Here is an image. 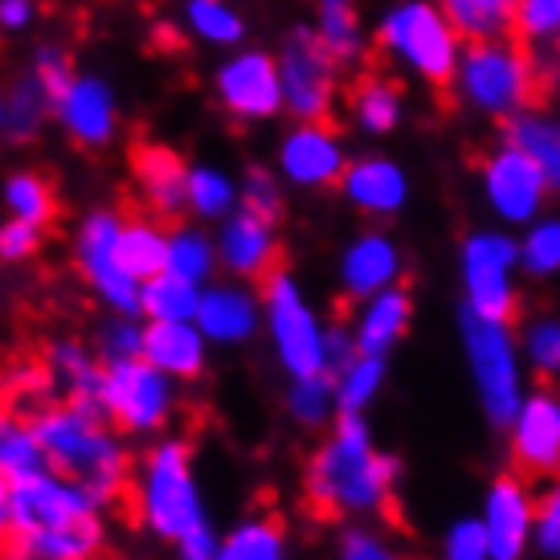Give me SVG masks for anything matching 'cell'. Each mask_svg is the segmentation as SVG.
<instances>
[{
	"label": "cell",
	"instance_id": "obj_41",
	"mask_svg": "<svg viewBox=\"0 0 560 560\" xmlns=\"http://www.w3.org/2000/svg\"><path fill=\"white\" fill-rule=\"evenodd\" d=\"M446 560H491V536L482 520H458L446 532Z\"/></svg>",
	"mask_w": 560,
	"mask_h": 560
},
{
	"label": "cell",
	"instance_id": "obj_33",
	"mask_svg": "<svg viewBox=\"0 0 560 560\" xmlns=\"http://www.w3.org/2000/svg\"><path fill=\"white\" fill-rule=\"evenodd\" d=\"M319 37L331 49L336 62H357L360 58V25L352 13V0H319Z\"/></svg>",
	"mask_w": 560,
	"mask_h": 560
},
{
	"label": "cell",
	"instance_id": "obj_50",
	"mask_svg": "<svg viewBox=\"0 0 560 560\" xmlns=\"http://www.w3.org/2000/svg\"><path fill=\"white\" fill-rule=\"evenodd\" d=\"M9 495H13V479L0 470V528L9 524Z\"/></svg>",
	"mask_w": 560,
	"mask_h": 560
},
{
	"label": "cell",
	"instance_id": "obj_4",
	"mask_svg": "<svg viewBox=\"0 0 560 560\" xmlns=\"http://www.w3.org/2000/svg\"><path fill=\"white\" fill-rule=\"evenodd\" d=\"M463 343H467L470 373H475L487 418L495 425H512L524 397H520V364H515V340L508 331V319H491L475 307H463Z\"/></svg>",
	"mask_w": 560,
	"mask_h": 560
},
{
	"label": "cell",
	"instance_id": "obj_46",
	"mask_svg": "<svg viewBox=\"0 0 560 560\" xmlns=\"http://www.w3.org/2000/svg\"><path fill=\"white\" fill-rule=\"evenodd\" d=\"M103 348H107V360H131V357H143V331L131 324H115L107 331V340H103Z\"/></svg>",
	"mask_w": 560,
	"mask_h": 560
},
{
	"label": "cell",
	"instance_id": "obj_21",
	"mask_svg": "<svg viewBox=\"0 0 560 560\" xmlns=\"http://www.w3.org/2000/svg\"><path fill=\"white\" fill-rule=\"evenodd\" d=\"M343 192L364 213H397L405 205V176L389 160H360L343 172Z\"/></svg>",
	"mask_w": 560,
	"mask_h": 560
},
{
	"label": "cell",
	"instance_id": "obj_28",
	"mask_svg": "<svg viewBox=\"0 0 560 560\" xmlns=\"http://www.w3.org/2000/svg\"><path fill=\"white\" fill-rule=\"evenodd\" d=\"M352 115H357V124L364 131H393L397 119H401V94L393 86L389 79H381V74H369V79H360L352 86Z\"/></svg>",
	"mask_w": 560,
	"mask_h": 560
},
{
	"label": "cell",
	"instance_id": "obj_7",
	"mask_svg": "<svg viewBox=\"0 0 560 560\" xmlns=\"http://www.w3.org/2000/svg\"><path fill=\"white\" fill-rule=\"evenodd\" d=\"M282 107L303 124H324L336 98V58L324 37L312 30H295L279 54Z\"/></svg>",
	"mask_w": 560,
	"mask_h": 560
},
{
	"label": "cell",
	"instance_id": "obj_11",
	"mask_svg": "<svg viewBox=\"0 0 560 560\" xmlns=\"http://www.w3.org/2000/svg\"><path fill=\"white\" fill-rule=\"evenodd\" d=\"M119 230H124V218L110 213V209H98L82 221L79 230V266L82 275L103 291V299H110L124 315H140L143 312V291L140 282L131 279L119 262Z\"/></svg>",
	"mask_w": 560,
	"mask_h": 560
},
{
	"label": "cell",
	"instance_id": "obj_32",
	"mask_svg": "<svg viewBox=\"0 0 560 560\" xmlns=\"http://www.w3.org/2000/svg\"><path fill=\"white\" fill-rule=\"evenodd\" d=\"M185 21L188 30L197 33L201 42H209V46H237L246 37V21L225 0H188Z\"/></svg>",
	"mask_w": 560,
	"mask_h": 560
},
{
	"label": "cell",
	"instance_id": "obj_5",
	"mask_svg": "<svg viewBox=\"0 0 560 560\" xmlns=\"http://www.w3.org/2000/svg\"><path fill=\"white\" fill-rule=\"evenodd\" d=\"M381 46L438 86L451 82L454 66H458V30L451 25V16L425 0H409L385 16Z\"/></svg>",
	"mask_w": 560,
	"mask_h": 560
},
{
	"label": "cell",
	"instance_id": "obj_39",
	"mask_svg": "<svg viewBox=\"0 0 560 560\" xmlns=\"http://www.w3.org/2000/svg\"><path fill=\"white\" fill-rule=\"evenodd\" d=\"M520 262L528 266L532 275H557L560 270V218H548L532 230L528 242L520 246Z\"/></svg>",
	"mask_w": 560,
	"mask_h": 560
},
{
	"label": "cell",
	"instance_id": "obj_35",
	"mask_svg": "<svg viewBox=\"0 0 560 560\" xmlns=\"http://www.w3.org/2000/svg\"><path fill=\"white\" fill-rule=\"evenodd\" d=\"M218 560H282V520L266 515L258 524H246L230 536V545L221 548Z\"/></svg>",
	"mask_w": 560,
	"mask_h": 560
},
{
	"label": "cell",
	"instance_id": "obj_22",
	"mask_svg": "<svg viewBox=\"0 0 560 560\" xmlns=\"http://www.w3.org/2000/svg\"><path fill=\"white\" fill-rule=\"evenodd\" d=\"M405 324H409V295H405L401 287H385V291L369 295L364 312H360V324H357L360 352L385 357L393 343L401 340Z\"/></svg>",
	"mask_w": 560,
	"mask_h": 560
},
{
	"label": "cell",
	"instance_id": "obj_18",
	"mask_svg": "<svg viewBox=\"0 0 560 560\" xmlns=\"http://www.w3.org/2000/svg\"><path fill=\"white\" fill-rule=\"evenodd\" d=\"M54 115L62 119V127L70 131V140H79L82 148H103L115 136L119 124V107H115V94L103 79H79L70 82V91L58 98Z\"/></svg>",
	"mask_w": 560,
	"mask_h": 560
},
{
	"label": "cell",
	"instance_id": "obj_9",
	"mask_svg": "<svg viewBox=\"0 0 560 560\" xmlns=\"http://www.w3.org/2000/svg\"><path fill=\"white\" fill-rule=\"evenodd\" d=\"M266 291V312H270V327H275V343H279L282 364L299 376L324 373V331L315 324V315L307 312V303L299 299L295 282L287 279L282 270H275L262 282Z\"/></svg>",
	"mask_w": 560,
	"mask_h": 560
},
{
	"label": "cell",
	"instance_id": "obj_37",
	"mask_svg": "<svg viewBox=\"0 0 560 560\" xmlns=\"http://www.w3.org/2000/svg\"><path fill=\"white\" fill-rule=\"evenodd\" d=\"M168 270L188 282H201L213 270V246L197 230H176L168 242Z\"/></svg>",
	"mask_w": 560,
	"mask_h": 560
},
{
	"label": "cell",
	"instance_id": "obj_3",
	"mask_svg": "<svg viewBox=\"0 0 560 560\" xmlns=\"http://www.w3.org/2000/svg\"><path fill=\"white\" fill-rule=\"evenodd\" d=\"M463 94L479 110L491 115H520L532 107L545 91L540 62L524 49V37H491V42H470L467 58L458 66Z\"/></svg>",
	"mask_w": 560,
	"mask_h": 560
},
{
	"label": "cell",
	"instance_id": "obj_17",
	"mask_svg": "<svg viewBox=\"0 0 560 560\" xmlns=\"http://www.w3.org/2000/svg\"><path fill=\"white\" fill-rule=\"evenodd\" d=\"M282 176L303 188H324L343 180V148L340 140L327 131L324 124H303L295 127L279 148Z\"/></svg>",
	"mask_w": 560,
	"mask_h": 560
},
{
	"label": "cell",
	"instance_id": "obj_45",
	"mask_svg": "<svg viewBox=\"0 0 560 560\" xmlns=\"http://www.w3.org/2000/svg\"><path fill=\"white\" fill-rule=\"evenodd\" d=\"M536 545L545 548L552 560H560V475H557V487L536 508Z\"/></svg>",
	"mask_w": 560,
	"mask_h": 560
},
{
	"label": "cell",
	"instance_id": "obj_49",
	"mask_svg": "<svg viewBox=\"0 0 560 560\" xmlns=\"http://www.w3.org/2000/svg\"><path fill=\"white\" fill-rule=\"evenodd\" d=\"M33 21V0H0V30H25Z\"/></svg>",
	"mask_w": 560,
	"mask_h": 560
},
{
	"label": "cell",
	"instance_id": "obj_15",
	"mask_svg": "<svg viewBox=\"0 0 560 560\" xmlns=\"http://www.w3.org/2000/svg\"><path fill=\"white\" fill-rule=\"evenodd\" d=\"M131 172H136V185H140V197H143V205L152 209V218L168 221V225L185 218L188 168L172 148L136 143V148H131Z\"/></svg>",
	"mask_w": 560,
	"mask_h": 560
},
{
	"label": "cell",
	"instance_id": "obj_42",
	"mask_svg": "<svg viewBox=\"0 0 560 560\" xmlns=\"http://www.w3.org/2000/svg\"><path fill=\"white\" fill-rule=\"evenodd\" d=\"M242 209H249V213H258V218H266V221H279V213H282L279 185H275V176H270L266 168L246 172V185H242Z\"/></svg>",
	"mask_w": 560,
	"mask_h": 560
},
{
	"label": "cell",
	"instance_id": "obj_8",
	"mask_svg": "<svg viewBox=\"0 0 560 560\" xmlns=\"http://www.w3.org/2000/svg\"><path fill=\"white\" fill-rule=\"evenodd\" d=\"M168 413V385L148 357L107 360V385H103V418L115 430H152Z\"/></svg>",
	"mask_w": 560,
	"mask_h": 560
},
{
	"label": "cell",
	"instance_id": "obj_38",
	"mask_svg": "<svg viewBox=\"0 0 560 560\" xmlns=\"http://www.w3.org/2000/svg\"><path fill=\"white\" fill-rule=\"evenodd\" d=\"M331 405H336V381L327 373H315V376H299L295 389H291V409H295L299 421H324L331 413Z\"/></svg>",
	"mask_w": 560,
	"mask_h": 560
},
{
	"label": "cell",
	"instance_id": "obj_48",
	"mask_svg": "<svg viewBox=\"0 0 560 560\" xmlns=\"http://www.w3.org/2000/svg\"><path fill=\"white\" fill-rule=\"evenodd\" d=\"M180 560H218V545H213V536H209L205 524L180 540Z\"/></svg>",
	"mask_w": 560,
	"mask_h": 560
},
{
	"label": "cell",
	"instance_id": "obj_10",
	"mask_svg": "<svg viewBox=\"0 0 560 560\" xmlns=\"http://www.w3.org/2000/svg\"><path fill=\"white\" fill-rule=\"evenodd\" d=\"M520 262V246L508 234H475L463 246V282L467 307L491 319H512L515 287L512 270Z\"/></svg>",
	"mask_w": 560,
	"mask_h": 560
},
{
	"label": "cell",
	"instance_id": "obj_25",
	"mask_svg": "<svg viewBox=\"0 0 560 560\" xmlns=\"http://www.w3.org/2000/svg\"><path fill=\"white\" fill-rule=\"evenodd\" d=\"M515 4L520 0H442V13L451 16L458 37L491 42V37H512Z\"/></svg>",
	"mask_w": 560,
	"mask_h": 560
},
{
	"label": "cell",
	"instance_id": "obj_26",
	"mask_svg": "<svg viewBox=\"0 0 560 560\" xmlns=\"http://www.w3.org/2000/svg\"><path fill=\"white\" fill-rule=\"evenodd\" d=\"M197 319H201V327L213 340H242V336L254 331V303H249V295H242V291L221 287V291L201 295Z\"/></svg>",
	"mask_w": 560,
	"mask_h": 560
},
{
	"label": "cell",
	"instance_id": "obj_13",
	"mask_svg": "<svg viewBox=\"0 0 560 560\" xmlns=\"http://www.w3.org/2000/svg\"><path fill=\"white\" fill-rule=\"evenodd\" d=\"M482 185H487L491 209H495L503 221H532L540 213L545 192L552 180H548L545 168H540L528 152H520L515 143H508L503 152H495V156L487 160Z\"/></svg>",
	"mask_w": 560,
	"mask_h": 560
},
{
	"label": "cell",
	"instance_id": "obj_43",
	"mask_svg": "<svg viewBox=\"0 0 560 560\" xmlns=\"http://www.w3.org/2000/svg\"><path fill=\"white\" fill-rule=\"evenodd\" d=\"M528 357L545 376L560 373V319H540V324H532Z\"/></svg>",
	"mask_w": 560,
	"mask_h": 560
},
{
	"label": "cell",
	"instance_id": "obj_16",
	"mask_svg": "<svg viewBox=\"0 0 560 560\" xmlns=\"http://www.w3.org/2000/svg\"><path fill=\"white\" fill-rule=\"evenodd\" d=\"M482 524H487V536H491V560H520L524 557V545L536 532V503H532L524 479H499L487 495V508H482Z\"/></svg>",
	"mask_w": 560,
	"mask_h": 560
},
{
	"label": "cell",
	"instance_id": "obj_27",
	"mask_svg": "<svg viewBox=\"0 0 560 560\" xmlns=\"http://www.w3.org/2000/svg\"><path fill=\"white\" fill-rule=\"evenodd\" d=\"M508 143H515L520 152H528L545 168L548 180L560 188V124L540 119V115H512Z\"/></svg>",
	"mask_w": 560,
	"mask_h": 560
},
{
	"label": "cell",
	"instance_id": "obj_44",
	"mask_svg": "<svg viewBox=\"0 0 560 560\" xmlns=\"http://www.w3.org/2000/svg\"><path fill=\"white\" fill-rule=\"evenodd\" d=\"M37 246H42V225H33V221L13 218L0 230V258L4 262H21V258L37 254Z\"/></svg>",
	"mask_w": 560,
	"mask_h": 560
},
{
	"label": "cell",
	"instance_id": "obj_31",
	"mask_svg": "<svg viewBox=\"0 0 560 560\" xmlns=\"http://www.w3.org/2000/svg\"><path fill=\"white\" fill-rule=\"evenodd\" d=\"M4 201H9V209H13V218L33 221V225H42V230L58 218L54 185H49L46 176H37V172H16V176H9Z\"/></svg>",
	"mask_w": 560,
	"mask_h": 560
},
{
	"label": "cell",
	"instance_id": "obj_6",
	"mask_svg": "<svg viewBox=\"0 0 560 560\" xmlns=\"http://www.w3.org/2000/svg\"><path fill=\"white\" fill-rule=\"evenodd\" d=\"M143 520L168 536V540H185L192 528H201V508L192 495V475H188V446L185 442H168L156 446L143 463Z\"/></svg>",
	"mask_w": 560,
	"mask_h": 560
},
{
	"label": "cell",
	"instance_id": "obj_24",
	"mask_svg": "<svg viewBox=\"0 0 560 560\" xmlns=\"http://www.w3.org/2000/svg\"><path fill=\"white\" fill-rule=\"evenodd\" d=\"M168 242L160 218H131L119 230V262L136 282H148L168 270Z\"/></svg>",
	"mask_w": 560,
	"mask_h": 560
},
{
	"label": "cell",
	"instance_id": "obj_40",
	"mask_svg": "<svg viewBox=\"0 0 560 560\" xmlns=\"http://www.w3.org/2000/svg\"><path fill=\"white\" fill-rule=\"evenodd\" d=\"M515 37H528V42H557L560 37V0H520V4H515Z\"/></svg>",
	"mask_w": 560,
	"mask_h": 560
},
{
	"label": "cell",
	"instance_id": "obj_51",
	"mask_svg": "<svg viewBox=\"0 0 560 560\" xmlns=\"http://www.w3.org/2000/svg\"><path fill=\"white\" fill-rule=\"evenodd\" d=\"M4 119H9V107H4V98H0V127H4Z\"/></svg>",
	"mask_w": 560,
	"mask_h": 560
},
{
	"label": "cell",
	"instance_id": "obj_14",
	"mask_svg": "<svg viewBox=\"0 0 560 560\" xmlns=\"http://www.w3.org/2000/svg\"><path fill=\"white\" fill-rule=\"evenodd\" d=\"M512 463L524 479L560 475V401L552 393H536L520 405L512 421Z\"/></svg>",
	"mask_w": 560,
	"mask_h": 560
},
{
	"label": "cell",
	"instance_id": "obj_20",
	"mask_svg": "<svg viewBox=\"0 0 560 560\" xmlns=\"http://www.w3.org/2000/svg\"><path fill=\"white\" fill-rule=\"evenodd\" d=\"M397 270H401V258H397V246H393L389 237L381 234H369L352 242L348 254H343V287H348V295H376V291H385L397 282Z\"/></svg>",
	"mask_w": 560,
	"mask_h": 560
},
{
	"label": "cell",
	"instance_id": "obj_19",
	"mask_svg": "<svg viewBox=\"0 0 560 560\" xmlns=\"http://www.w3.org/2000/svg\"><path fill=\"white\" fill-rule=\"evenodd\" d=\"M221 258L225 266L242 275V279L266 282L279 266V242H275V221L258 218V213H234L221 230Z\"/></svg>",
	"mask_w": 560,
	"mask_h": 560
},
{
	"label": "cell",
	"instance_id": "obj_29",
	"mask_svg": "<svg viewBox=\"0 0 560 560\" xmlns=\"http://www.w3.org/2000/svg\"><path fill=\"white\" fill-rule=\"evenodd\" d=\"M4 107H9V119H4L9 136H13V140H30L33 131L46 124L49 110H54V94L46 91V82L37 79L33 70H25V74L13 82V94H9Z\"/></svg>",
	"mask_w": 560,
	"mask_h": 560
},
{
	"label": "cell",
	"instance_id": "obj_36",
	"mask_svg": "<svg viewBox=\"0 0 560 560\" xmlns=\"http://www.w3.org/2000/svg\"><path fill=\"white\" fill-rule=\"evenodd\" d=\"M234 185L218 168H192L188 172V209L201 218H225L234 209Z\"/></svg>",
	"mask_w": 560,
	"mask_h": 560
},
{
	"label": "cell",
	"instance_id": "obj_12",
	"mask_svg": "<svg viewBox=\"0 0 560 560\" xmlns=\"http://www.w3.org/2000/svg\"><path fill=\"white\" fill-rule=\"evenodd\" d=\"M218 98L234 119H246V124L270 119L275 110H282L279 62H275L270 54H262V49L234 54V58L218 70Z\"/></svg>",
	"mask_w": 560,
	"mask_h": 560
},
{
	"label": "cell",
	"instance_id": "obj_34",
	"mask_svg": "<svg viewBox=\"0 0 560 560\" xmlns=\"http://www.w3.org/2000/svg\"><path fill=\"white\" fill-rule=\"evenodd\" d=\"M381 376H385V357L360 352L340 373V381H336V405H340V413H360L364 405L373 401L376 389H381Z\"/></svg>",
	"mask_w": 560,
	"mask_h": 560
},
{
	"label": "cell",
	"instance_id": "obj_1",
	"mask_svg": "<svg viewBox=\"0 0 560 560\" xmlns=\"http://www.w3.org/2000/svg\"><path fill=\"white\" fill-rule=\"evenodd\" d=\"M30 425L46 451L49 475L91 495L94 508H115L127 520L143 515V491H136L131 463L107 438L103 418H94L79 405H49Z\"/></svg>",
	"mask_w": 560,
	"mask_h": 560
},
{
	"label": "cell",
	"instance_id": "obj_2",
	"mask_svg": "<svg viewBox=\"0 0 560 560\" xmlns=\"http://www.w3.org/2000/svg\"><path fill=\"white\" fill-rule=\"evenodd\" d=\"M397 463L381 454L360 413H340L336 434L307 467V508L319 520L352 512H393Z\"/></svg>",
	"mask_w": 560,
	"mask_h": 560
},
{
	"label": "cell",
	"instance_id": "obj_23",
	"mask_svg": "<svg viewBox=\"0 0 560 560\" xmlns=\"http://www.w3.org/2000/svg\"><path fill=\"white\" fill-rule=\"evenodd\" d=\"M143 357L176 376L201 373V336L185 319H152L143 331Z\"/></svg>",
	"mask_w": 560,
	"mask_h": 560
},
{
	"label": "cell",
	"instance_id": "obj_47",
	"mask_svg": "<svg viewBox=\"0 0 560 560\" xmlns=\"http://www.w3.org/2000/svg\"><path fill=\"white\" fill-rule=\"evenodd\" d=\"M343 560H401L393 548H385L369 532H348L343 536Z\"/></svg>",
	"mask_w": 560,
	"mask_h": 560
},
{
	"label": "cell",
	"instance_id": "obj_30",
	"mask_svg": "<svg viewBox=\"0 0 560 560\" xmlns=\"http://www.w3.org/2000/svg\"><path fill=\"white\" fill-rule=\"evenodd\" d=\"M197 307H201L197 282L180 279L172 270L143 282V312L152 315V319H192Z\"/></svg>",
	"mask_w": 560,
	"mask_h": 560
}]
</instances>
